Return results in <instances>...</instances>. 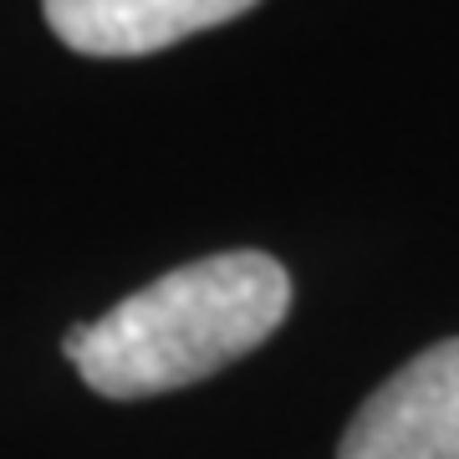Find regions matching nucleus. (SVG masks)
<instances>
[{
  "label": "nucleus",
  "instance_id": "f257e3e1",
  "mask_svg": "<svg viewBox=\"0 0 459 459\" xmlns=\"http://www.w3.org/2000/svg\"><path fill=\"white\" fill-rule=\"evenodd\" d=\"M291 276L265 250H220L123 296L108 316L66 332V358L102 398L189 388L246 358L286 322Z\"/></svg>",
  "mask_w": 459,
  "mask_h": 459
},
{
  "label": "nucleus",
  "instance_id": "f03ea898",
  "mask_svg": "<svg viewBox=\"0 0 459 459\" xmlns=\"http://www.w3.org/2000/svg\"><path fill=\"white\" fill-rule=\"evenodd\" d=\"M337 459H459V337L398 368L352 413Z\"/></svg>",
  "mask_w": 459,
  "mask_h": 459
},
{
  "label": "nucleus",
  "instance_id": "7ed1b4c3",
  "mask_svg": "<svg viewBox=\"0 0 459 459\" xmlns=\"http://www.w3.org/2000/svg\"><path fill=\"white\" fill-rule=\"evenodd\" d=\"M47 26L82 56H148L246 16L255 0H41Z\"/></svg>",
  "mask_w": 459,
  "mask_h": 459
}]
</instances>
